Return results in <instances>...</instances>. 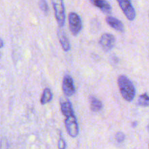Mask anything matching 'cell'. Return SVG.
<instances>
[{
  "mask_svg": "<svg viewBox=\"0 0 149 149\" xmlns=\"http://www.w3.org/2000/svg\"><path fill=\"white\" fill-rule=\"evenodd\" d=\"M61 112L65 117V125L67 132L71 138H76L78 136L79 129L72 103L68 99L61 100Z\"/></svg>",
  "mask_w": 149,
  "mask_h": 149,
  "instance_id": "6da1fadb",
  "label": "cell"
},
{
  "mask_svg": "<svg viewBox=\"0 0 149 149\" xmlns=\"http://www.w3.org/2000/svg\"><path fill=\"white\" fill-rule=\"evenodd\" d=\"M117 82L122 97L127 102H132L135 97L136 90L131 80L126 76L121 75L118 78Z\"/></svg>",
  "mask_w": 149,
  "mask_h": 149,
  "instance_id": "7a4b0ae2",
  "label": "cell"
},
{
  "mask_svg": "<svg viewBox=\"0 0 149 149\" xmlns=\"http://www.w3.org/2000/svg\"><path fill=\"white\" fill-rule=\"evenodd\" d=\"M51 1L55 12L57 23L60 28H62L65 25V11L63 0H51Z\"/></svg>",
  "mask_w": 149,
  "mask_h": 149,
  "instance_id": "3957f363",
  "label": "cell"
},
{
  "mask_svg": "<svg viewBox=\"0 0 149 149\" xmlns=\"http://www.w3.org/2000/svg\"><path fill=\"white\" fill-rule=\"evenodd\" d=\"M68 23L71 33L74 36H77L82 29V22L80 16L74 12L70 13L68 15Z\"/></svg>",
  "mask_w": 149,
  "mask_h": 149,
  "instance_id": "277c9868",
  "label": "cell"
},
{
  "mask_svg": "<svg viewBox=\"0 0 149 149\" xmlns=\"http://www.w3.org/2000/svg\"><path fill=\"white\" fill-rule=\"evenodd\" d=\"M124 14L130 21H133L136 17V13L132 6L131 0H116Z\"/></svg>",
  "mask_w": 149,
  "mask_h": 149,
  "instance_id": "5b68a950",
  "label": "cell"
},
{
  "mask_svg": "<svg viewBox=\"0 0 149 149\" xmlns=\"http://www.w3.org/2000/svg\"><path fill=\"white\" fill-rule=\"evenodd\" d=\"M116 39L113 35L109 33H105L100 36L99 44L105 52L110 51L114 47Z\"/></svg>",
  "mask_w": 149,
  "mask_h": 149,
  "instance_id": "8992f818",
  "label": "cell"
},
{
  "mask_svg": "<svg viewBox=\"0 0 149 149\" xmlns=\"http://www.w3.org/2000/svg\"><path fill=\"white\" fill-rule=\"evenodd\" d=\"M63 92L65 97H71L75 93L74 79L69 74H65L63 79Z\"/></svg>",
  "mask_w": 149,
  "mask_h": 149,
  "instance_id": "52a82bcc",
  "label": "cell"
},
{
  "mask_svg": "<svg viewBox=\"0 0 149 149\" xmlns=\"http://www.w3.org/2000/svg\"><path fill=\"white\" fill-rule=\"evenodd\" d=\"M106 23L116 31L119 32L125 31V26L121 20L112 16H107L106 18Z\"/></svg>",
  "mask_w": 149,
  "mask_h": 149,
  "instance_id": "ba28073f",
  "label": "cell"
},
{
  "mask_svg": "<svg viewBox=\"0 0 149 149\" xmlns=\"http://www.w3.org/2000/svg\"><path fill=\"white\" fill-rule=\"evenodd\" d=\"M58 36L59 39V42L62 46L63 49L65 52H68L71 49V45H70L69 40L65 34V31L61 28H59L58 30Z\"/></svg>",
  "mask_w": 149,
  "mask_h": 149,
  "instance_id": "9c48e42d",
  "label": "cell"
},
{
  "mask_svg": "<svg viewBox=\"0 0 149 149\" xmlns=\"http://www.w3.org/2000/svg\"><path fill=\"white\" fill-rule=\"evenodd\" d=\"M90 1L103 13L106 14L111 13V6L106 0H90Z\"/></svg>",
  "mask_w": 149,
  "mask_h": 149,
  "instance_id": "30bf717a",
  "label": "cell"
},
{
  "mask_svg": "<svg viewBox=\"0 0 149 149\" xmlns=\"http://www.w3.org/2000/svg\"><path fill=\"white\" fill-rule=\"evenodd\" d=\"M89 102H90V109L93 112L100 111L103 109V103L99 99L95 97V96H90V97H89Z\"/></svg>",
  "mask_w": 149,
  "mask_h": 149,
  "instance_id": "8fae6325",
  "label": "cell"
},
{
  "mask_svg": "<svg viewBox=\"0 0 149 149\" xmlns=\"http://www.w3.org/2000/svg\"><path fill=\"white\" fill-rule=\"evenodd\" d=\"M52 99V93L49 88H45L43 91L42 97H41V104L45 105L49 103Z\"/></svg>",
  "mask_w": 149,
  "mask_h": 149,
  "instance_id": "7c38bea8",
  "label": "cell"
},
{
  "mask_svg": "<svg viewBox=\"0 0 149 149\" xmlns=\"http://www.w3.org/2000/svg\"><path fill=\"white\" fill-rule=\"evenodd\" d=\"M138 104L142 107H148L149 106V97L147 93L140 96L138 100Z\"/></svg>",
  "mask_w": 149,
  "mask_h": 149,
  "instance_id": "4fadbf2b",
  "label": "cell"
},
{
  "mask_svg": "<svg viewBox=\"0 0 149 149\" xmlns=\"http://www.w3.org/2000/svg\"><path fill=\"white\" fill-rule=\"evenodd\" d=\"M39 6L40 7L41 10L43 12L44 14L47 15L49 13V5H48L47 2L46 0H40L39 2Z\"/></svg>",
  "mask_w": 149,
  "mask_h": 149,
  "instance_id": "5bb4252c",
  "label": "cell"
},
{
  "mask_svg": "<svg viewBox=\"0 0 149 149\" xmlns=\"http://www.w3.org/2000/svg\"><path fill=\"white\" fill-rule=\"evenodd\" d=\"M116 140L118 143H122L125 140V135L122 132H118L116 134Z\"/></svg>",
  "mask_w": 149,
  "mask_h": 149,
  "instance_id": "9a60e30c",
  "label": "cell"
},
{
  "mask_svg": "<svg viewBox=\"0 0 149 149\" xmlns=\"http://www.w3.org/2000/svg\"><path fill=\"white\" fill-rule=\"evenodd\" d=\"M61 136H60V139L59 141H58V149H65L66 148V143H65V141H64V139L63 138L62 135H61Z\"/></svg>",
  "mask_w": 149,
  "mask_h": 149,
  "instance_id": "2e32d148",
  "label": "cell"
},
{
  "mask_svg": "<svg viewBox=\"0 0 149 149\" xmlns=\"http://www.w3.org/2000/svg\"><path fill=\"white\" fill-rule=\"evenodd\" d=\"M0 149H9L8 142L5 138H2L0 141Z\"/></svg>",
  "mask_w": 149,
  "mask_h": 149,
  "instance_id": "e0dca14e",
  "label": "cell"
},
{
  "mask_svg": "<svg viewBox=\"0 0 149 149\" xmlns=\"http://www.w3.org/2000/svg\"><path fill=\"white\" fill-rule=\"evenodd\" d=\"M3 47H4V41L2 40L1 38H0V49L2 48Z\"/></svg>",
  "mask_w": 149,
  "mask_h": 149,
  "instance_id": "ac0fdd59",
  "label": "cell"
},
{
  "mask_svg": "<svg viewBox=\"0 0 149 149\" xmlns=\"http://www.w3.org/2000/svg\"><path fill=\"white\" fill-rule=\"evenodd\" d=\"M137 122H134L133 123H132V126H133V127H136V125H137Z\"/></svg>",
  "mask_w": 149,
  "mask_h": 149,
  "instance_id": "d6986e66",
  "label": "cell"
},
{
  "mask_svg": "<svg viewBox=\"0 0 149 149\" xmlns=\"http://www.w3.org/2000/svg\"><path fill=\"white\" fill-rule=\"evenodd\" d=\"M1 56H2V53H1V52L0 51V58H1Z\"/></svg>",
  "mask_w": 149,
  "mask_h": 149,
  "instance_id": "ffe728a7",
  "label": "cell"
}]
</instances>
